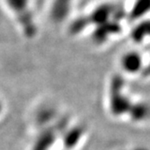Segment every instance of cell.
<instances>
[{"instance_id":"6da1fadb","label":"cell","mask_w":150,"mask_h":150,"mask_svg":"<svg viewBox=\"0 0 150 150\" xmlns=\"http://www.w3.org/2000/svg\"><path fill=\"white\" fill-rule=\"evenodd\" d=\"M8 16L15 17L24 34H28V25L33 29L34 18L33 16V0H1Z\"/></svg>"},{"instance_id":"7a4b0ae2","label":"cell","mask_w":150,"mask_h":150,"mask_svg":"<svg viewBox=\"0 0 150 150\" xmlns=\"http://www.w3.org/2000/svg\"><path fill=\"white\" fill-rule=\"evenodd\" d=\"M120 67L127 74L135 75L139 73L143 67L142 55L135 50H129L124 53L120 59Z\"/></svg>"},{"instance_id":"3957f363","label":"cell","mask_w":150,"mask_h":150,"mask_svg":"<svg viewBox=\"0 0 150 150\" xmlns=\"http://www.w3.org/2000/svg\"><path fill=\"white\" fill-rule=\"evenodd\" d=\"M133 103L124 94L115 93L111 97L110 110L112 115L120 117L122 115L128 114L129 109Z\"/></svg>"},{"instance_id":"277c9868","label":"cell","mask_w":150,"mask_h":150,"mask_svg":"<svg viewBox=\"0 0 150 150\" xmlns=\"http://www.w3.org/2000/svg\"><path fill=\"white\" fill-rule=\"evenodd\" d=\"M71 0H53L50 6V18L57 23L63 21L70 9Z\"/></svg>"},{"instance_id":"5b68a950","label":"cell","mask_w":150,"mask_h":150,"mask_svg":"<svg viewBox=\"0 0 150 150\" xmlns=\"http://www.w3.org/2000/svg\"><path fill=\"white\" fill-rule=\"evenodd\" d=\"M128 115L132 121L143 122L150 118V105L146 103H132Z\"/></svg>"},{"instance_id":"8992f818","label":"cell","mask_w":150,"mask_h":150,"mask_svg":"<svg viewBox=\"0 0 150 150\" xmlns=\"http://www.w3.org/2000/svg\"><path fill=\"white\" fill-rule=\"evenodd\" d=\"M150 10V0H136L133 8L134 16H142Z\"/></svg>"},{"instance_id":"52a82bcc","label":"cell","mask_w":150,"mask_h":150,"mask_svg":"<svg viewBox=\"0 0 150 150\" xmlns=\"http://www.w3.org/2000/svg\"><path fill=\"white\" fill-rule=\"evenodd\" d=\"M7 16H8V13H7L2 1L0 0V26L4 23V22H5V20H6V18Z\"/></svg>"},{"instance_id":"ba28073f","label":"cell","mask_w":150,"mask_h":150,"mask_svg":"<svg viewBox=\"0 0 150 150\" xmlns=\"http://www.w3.org/2000/svg\"><path fill=\"white\" fill-rule=\"evenodd\" d=\"M132 150H150V149L146 146H137V147L133 148Z\"/></svg>"}]
</instances>
